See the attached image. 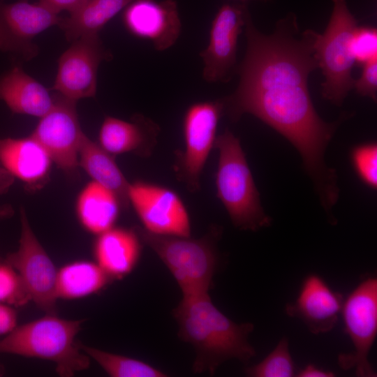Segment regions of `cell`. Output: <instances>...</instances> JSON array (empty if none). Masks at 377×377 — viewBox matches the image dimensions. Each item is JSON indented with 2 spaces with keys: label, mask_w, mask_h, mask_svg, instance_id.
<instances>
[{
  "label": "cell",
  "mask_w": 377,
  "mask_h": 377,
  "mask_svg": "<svg viewBox=\"0 0 377 377\" xmlns=\"http://www.w3.org/2000/svg\"><path fill=\"white\" fill-rule=\"evenodd\" d=\"M244 27L246 50L237 68L239 82L232 94L221 98L223 114L232 121L251 114L282 135L300 152L319 198H332L339 191L337 178L325 163V151L347 114L325 122L312 103L308 77L318 68L314 31L300 36L293 13L279 20L269 35L255 27L249 12Z\"/></svg>",
  "instance_id": "6da1fadb"
},
{
  "label": "cell",
  "mask_w": 377,
  "mask_h": 377,
  "mask_svg": "<svg viewBox=\"0 0 377 377\" xmlns=\"http://www.w3.org/2000/svg\"><path fill=\"white\" fill-rule=\"evenodd\" d=\"M173 316L179 337L195 350V374H214L229 360L248 363L256 355L249 341L253 324L232 321L214 304L208 292L183 295Z\"/></svg>",
  "instance_id": "7a4b0ae2"
},
{
  "label": "cell",
  "mask_w": 377,
  "mask_h": 377,
  "mask_svg": "<svg viewBox=\"0 0 377 377\" xmlns=\"http://www.w3.org/2000/svg\"><path fill=\"white\" fill-rule=\"evenodd\" d=\"M84 321L46 313L7 334L0 340V353L49 360L60 376H73L90 364V357L76 341Z\"/></svg>",
  "instance_id": "3957f363"
},
{
  "label": "cell",
  "mask_w": 377,
  "mask_h": 377,
  "mask_svg": "<svg viewBox=\"0 0 377 377\" xmlns=\"http://www.w3.org/2000/svg\"><path fill=\"white\" fill-rule=\"evenodd\" d=\"M219 151L215 177L216 195L232 224L243 230L257 231L269 226L240 141L229 129L216 136Z\"/></svg>",
  "instance_id": "277c9868"
},
{
  "label": "cell",
  "mask_w": 377,
  "mask_h": 377,
  "mask_svg": "<svg viewBox=\"0 0 377 377\" xmlns=\"http://www.w3.org/2000/svg\"><path fill=\"white\" fill-rule=\"evenodd\" d=\"M135 230L168 267L183 295L209 292L219 264L220 228L213 227L198 239L154 234L140 227Z\"/></svg>",
  "instance_id": "5b68a950"
},
{
  "label": "cell",
  "mask_w": 377,
  "mask_h": 377,
  "mask_svg": "<svg viewBox=\"0 0 377 377\" xmlns=\"http://www.w3.org/2000/svg\"><path fill=\"white\" fill-rule=\"evenodd\" d=\"M357 27L346 0H333V10L323 34L314 31L313 47L325 81L321 84L323 97L341 105L353 89L352 68L355 64L350 43Z\"/></svg>",
  "instance_id": "8992f818"
},
{
  "label": "cell",
  "mask_w": 377,
  "mask_h": 377,
  "mask_svg": "<svg viewBox=\"0 0 377 377\" xmlns=\"http://www.w3.org/2000/svg\"><path fill=\"white\" fill-rule=\"evenodd\" d=\"M341 315L344 330L354 349L339 355L344 370L355 369L360 377H374L376 373L369 360L377 334V279L368 276L343 300Z\"/></svg>",
  "instance_id": "52a82bcc"
},
{
  "label": "cell",
  "mask_w": 377,
  "mask_h": 377,
  "mask_svg": "<svg viewBox=\"0 0 377 377\" xmlns=\"http://www.w3.org/2000/svg\"><path fill=\"white\" fill-rule=\"evenodd\" d=\"M223 114L221 99L194 103L183 119L184 148L177 151L174 170L177 179L193 193L200 188V176L214 148L219 121Z\"/></svg>",
  "instance_id": "ba28073f"
},
{
  "label": "cell",
  "mask_w": 377,
  "mask_h": 377,
  "mask_svg": "<svg viewBox=\"0 0 377 377\" xmlns=\"http://www.w3.org/2000/svg\"><path fill=\"white\" fill-rule=\"evenodd\" d=\"M17 249L3 258L18 273L31 302L47 314H56L57 270L35 235L23 207Z\"/></svg>",
  "instance_id": "9c48e42d"
},
{
  "label": "cell",
  "mask_w": 377,
  "mask_h": 377,
  "mask_svg": "<svg viewBox=\"0 0 377 377\" xmlns=\"http://www.w3.org/2000/svg\"><path fill=\"white\" fill-rule=\"evenodd\" d=\"M52 109L40 118L31 135L45 149L52 163L68 175L79 168L78 154L84 133L80 127L76 101L58 93Z\"/></svg>",
  "instance_id": "30bf717a"
},
{
  "label": "cell",
  "mask_w": 377,
  "mask_h": 377,
  "mask_svg": "<svg viewBox=\"0 0 377 377\" xmlns=\"http://www.w3.org/2000/svg\"><path fill=\"white\" fill-rule=\"evenodd\" d=\"M128 199L146 230L158 235L191 236L188 211L173 190L138 180L129 183Z\"/></svg>",
  "instance_id": "8fae6325"
},
{
  "label": "cell",
  "mask_w": 377,
  "mask_h": 377,
  "mask_svg": "<svg viewBox=\"0 0 377 377\" xmlns=\"http://www.w3.org/2000/svg\"><path fill=\"white\" fill-rule=\"evenodd\" d=\"M60 56L54 83L51 89L74 101L95 97L97 73L103 61L112 55L99 34L81 36Z\"/></svg>",
  "instance_id": "7c38bea8"
},
{
  "label": "cell",
  "mask_w": 377,
  "mask_h": 377,
  "mask_svg": "<svg viewBox=\"0 0 377 377\" xmlns=\"http://www.w3.org/2000/svg\"><path fill=\"white\" fill-rule=\"evenodd\" d=\"M61 17L38 2L18 0L6 3L0 0V52L24 61L35 58L38 46L34 38L53 26H58Z\"/></svg>",
  "instance_id": "4fadbf2b"
},
{
  "label": "cell",
  "mask_w": 377,
  "mask_h": 377,
  "mask_svg": "<svg viewBox=\"0 0 377 377\" xmlns=\"http://www.w3.org/2000/svg\"><path fill=\"white\" fill-rule=\"evenodd\" d=\"M249 12L244 3H226L217 11L209 30L208 45L200 53L205 81L228 82L237 71V40Z\"/></svg>",
  "instance_id": "5bb4252c"
},
{
  "label": "cell",
  "mask_w": 377,
  "mask_h": 377,
  "mask_svg": "<svg viewBox=\"0 0 377 377\" xmlns=\"http://www.w3.org/2000/svg\"><path fill=\"white\" fill-rule=\"evenodd\" d=\"M123 22L133 36L150 40L163 51L172 47L181 31V21L174 0H135L124 11Z\"/></svg>",
  "instance_id": "9a60e30c"
},
{
  "label": "cell",
  "mask_w": 377,
  "mask_h": 377,
  "mask_svg": "<svg viewBox=\"0 0 377 377\" xmlns=\"http://www.w3.org/2000/svg\"><path fill=\"white\" fill-rule=\"evenodd\" d=\"M343 300L321 276L310 274L303 279L296 300L286 305L285 311L300 319L311 333H327L337 325Z\"/></svg>",
  "instance_id": "2e32d148"
},
{
  "label": "cell",
  "mask_w": 377,
  "mask_h": 377,
  "mask_svg": "<svg viewBox=\"0 0 377 377\" xmlns=\"http://www.w3.org/2000/svg\"><path fill=\"white\" fill-rule=\"evenodd\" d=\"M52 164L47 151L31 135L0 138V165L29 191L40 189L47 183Z\"/></svg>",
  "instance_id": "e0dca14e"
},
{
  "label": "cell",
  "mask_w": 377,
  "mask_h": 377,
  "mask_svg": "<svg viewBox=\"0 0 377 377\" xmlns=\"http://www.w3.org/2000/svg\"><path fill=\"white\" fill-rule=\"evenodd\" d=\"M160 128L154 121L142 115H134L131 121L107 116L101 126L98 144L114 156L134 153L149 156L156 144Z\"/></svg>",
  "instance_id": "ac0fdd59"
},
{
  "label": "cell",
  "mask_w": 377,
  "mask_h": 377,
  "mask_svg": "<svg viewBox=\"0 0 377 377\" xmlns=\"http://www.w3.org/2000/svg\"><path fill=\"white\" fill-rule=\"evenodd\" d=\"M141 242L135 228L114 226L97 235L93 246L95 262L111 280L123 279L136 267Z\"/></svg>",
  "instance_id": "d6986e66"
},
{
  "label": "cell",
  "mask_w": 377,
  "mask_h": 377,
  "mask_svg": "<svg viewBox=\"0 0 377 377\" xmlns=\"http://www.w3.org/2000/svg\"><path fill=\"white\" fill-rule=\"evenodd\" d=\"M0 99L13 113L42 117L53 107L54 97L16 64L0 76Z\"/></svg>",
  "instance_id": "ffe728a7"
},
{
  "label": "cell",
  "mask_w": 377,
  "mask_h": 377,
  "mask_svg": "<svg viewBox=\"0 0 377 377\" xmlns=\"http://www.w3.org/2000/svg\"><path fill=\"white\" fill-rule=\"evenodd\" d=\"M121 207L115 193L91 180L78 194L75 211L82 227L97 236L115 226Z\"/></svg>",
  "instance_id": "44dd1931"
},
{
  "label": "cell",
  "mask_w": 377,
  "mask_h": 377,
  "mask_svg": "<svg viewBox=\"0 0 377 377\" xmlns=\"http://www.w3.org/2000/svg\"><path fill=\"white\" fill-rule=\"evenodd\" d=\"M78 165L93 181L107 187L119 198L123 207L129 205L126 180L114 156L98 142L84 135L78 154Z\"/></svg>",
  "instance_id": "7402d4cb"
},
{
  "label": "cell",
  "mask_w": 377,
  "mask_h": 377,
  "mask_svg": "<svg viewBox=\"0 0 377 377\" xmlns=\"http://www.w3.org/2000/svg\"><path fill=\"white\" fill-rule=\"evenodd\" d=\"M111 279L96 262L75 260L57 270L56 295L57 299L73 300L98 293Z\"/></svg>",
  "instance_id": "603a6c76"
},
{
  "label": "cell",
  "mask_w": 377,
  "mask_h": 377,
  "mask_svg": "<svg viewBox=\"0 0 377 377\" xmlns=\"http://www.w3.org/2000/svg\"><path fill=\"white\" fill-rule=\"evenodd\" d=\"M135 0H88L77 10L61 17L58 27L72 43L83 36L99 34L103 27Z\"/></svg>",
  "instance_id": "cb8c5ba5"
},
{
  "label": "cell",
  "mask_w": 377,
  "mask_h": 377,
  "mask_svg": "<svg viewBox=\"0 0 377 377\" xmlns=\"http://www.w3.org/2000/svg\"><path fill=\"white\" fill-rule=\"evenodd\" d=\"M82 350L112 377H164L167 375L150 364L80 343Z\"/></svg>",
  "instance_id": "d4e9b609"
},
{
  "label": "cell",
  "mask_w": 377,
  "mask_h": 377,
  "mask_svg": "<svg viewBox=\"0 0 377 377\" xmlns=\"http://www.w3.org/2000/svg\"><path fill=\"white\" fill-rule=\"evenodd\" d=\"M251 377H293L296 374L288 340L282 338L275 348L260 362L245 369Z\"/></svg>",
  "instance_id": "484cf974"
},
{
  "label": "cell",
  "mask_w": 377,
  "mask_h": 377,
  "mask_svg": "<svg viewBox=\"0 0 377 377\" xmlns=\"http://www.w3.org/2000/svg\"><path fill=\"white\" fill-rule=\"evenodd\" d=\"M353 167L361 181L373 189L377 188V145L363 143L355 146L350 152Z\"/></svg>",
  "instance_id": "4316f807"
},
{
  "label": "cell",
  "mask_w": 377,
  "mask_h": 377,
  "mask_svg": "<svg viewBox=\"0 0 377 377\" xmlns=\"http://www.w3.org/2000/svg\"><path fill=\"white\" fill-rule=\"evenodd\" d=\"M31 302L17 271L8 263L0 261V303L22 306Z\"/></svg>",
  "instance_id": "83f0119b"
},
{
  "label": "cell",
  "mask_w": 377,
  "mask_h": 377,
  "mask_svg": "<svg viewBox=\"0 0 377 377\" xmlns=\"http://www.w3.org/2000/svg\"><path fill=\"white\" fill-rule=\"evenodd\" d=\"M350 48L355 63L363 66L377 59V31L371 27H357L350 38Z\"/></svg>",
  "instance_id": "f1b7e54d"
},
{
  "label": "cell",
  "mask_w": 377,
  "mask_h": 377,
  "mask_svg": "<svg viewBox=\"0 0 377 377\" xmlns=\"http://www.w3.org/2000/svg\"><path fill=\"white\" fill-rule=\"evenodd\" d=\"M353 88L357 93L376 101L377 59L371 60L362 66L360 77L355 80Z\"/></svg>",
  "instance_id": "f546056e"
},
{
  "label": "cell",
  "mask_w": 377,
  "mask_h": 377,
  "mask_svg": "<svg viewBox=\"0 0 377 377\" xmlns=\"http://www.w3.org/2000/svg\"><path fill=\"white\" fill-rule=\"evenodd\" d=\"M17 313L12 306L0 303V335L10 333L17 325Z\"/></svg>",
  "instance_id": "4dcf8cb0"
},
{
  "label": "cell",
  "mask_w": 377,
  "mask_h": 377,
  "mask_svg": "<svg viewBox=\"0 0 377 377\" xmlns=\"http://www.w3.org/2000/svg\"><path fill=\"white\" fill-rule=\"evenodd\" d=\"M88 0H39L38 2L58 14L64 10H66L71 14L80 8Z\"/></svg>",
  "instance_id": "1f68e13d"
},
{
  "label": "cell",
  "mask_w": 377,
  "mask_h": 377,
  "mask_svg": "<svg viewBox=\"0 0 377 377\" xmlns=\"http://www.w3.org/2000/svg\"><path fill=\"white\" fill-rule=\"evenodd\" d=\"M297 377H334V373L316 367L313 364H306L295 374Z\"/></svg>",
  "instance_id": "d6a6232c"
},
{
  "label": "cell",
  "mask_w": 377,
  "mask_h": 377,
  "mask_svg": "<svg viewBox=\"0 0 377 377\" xmlns=\"http://www.w3.org/2000/svg\"><path fill=\"white\" fill-rule=\"evenodd\" d=\"M15 177L6 169L0 165V194L8 192L13 184Z\"/></svg>",
  "instance_id": "836d02e7"
},
{
  "label": "cell",
  "mask_w": 377,
  "mask_h": 377,
  "mask_svg": "<svg viewBox=\"0 0 377 377\" xmlns=\"http://www.w3.org/2000/svg\"><path fill=\"white\" fill-rule=\"evenodd\" d=\"M14 209L9 204L0 205V221L12 217L14 214Z\"/></svg>",
  "instance_id": "e575fe53"
},
{
  "label": "cell",
  "mask_w": 377,
  "mask_h": 377,
  "mask_svg": "<svg viewBox=\"0 0 377 377\" xmlns=\"http://www.w3.org/2000/svg\"><path fill=\"white\" fill-rule=\"evenodd\" d=\"M237 1H240L242 2H245V1H249V0H237ZM261 1H267L268 0H261Z\"/></svg>",
  "instance_id": "d590c367"
},
{
  "label": "cell",
  "mask_w": 377,
  "mask_h": 377,
  "mask_svg": "<svg viewBox=\"0 0 377 377\" xmlns=\"http://www.w3.org/2000/svg\"><path fill=\"white\" fill-rule=\"evenodd\" d=\"M2 375H3L2 369H1V368L0 367V376H1Z\"/></svg>",
  "instance_id": "8d00e7d4"
},
{
  "label": "cell",
  "mask_w": 377,
  "mask_h": 377,
  "mask_svg": "<svg viewBox=\"0 0 377 377\" xmlns=\"http://www.w3.org/2000/svg\"><path fill=\"white\" fill-rule=\"evenodd\" d=\"M3 260V258H2L1 256H0V261H2Z\"/></svg>",
  "instance_id": "74e56055"
}]
</instances>
